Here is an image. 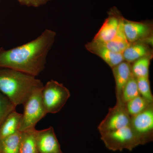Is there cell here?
<instances>
[{
    "label": "cell",
    "mask_w": 153,
    "mask_h": 153,
    "mask_svg": "<svg viewBox=\"0 0 153 153\" xmlns=\"http://www.w3.org/2000/svg\"><path fill=\"white\" fill-rule=\"evenodd\" d=\"M22 6L37 8L47 4L51 0H16Z\"/></svg>",
    "instance_id": "cell-23"
},
{
    "label": "cell",
    "mask_w": 153,
    "mask_h": 153,
    "mask_svg": "<svg viewBox=\"0 0 153 153\" xmlns=\"http://www.w3.org/2000/svg\"><path fill=\"white\" fill-rule=\"evenodd\" d=\"M131 126L140 140L141 145L153 139V104L143 111L131 117Z\"/></svg>",
    "instance_id": "cell-7"
},
{
    "label": "cell",
    "mask_w": 153,
    "mask_h": 153,
    "mask_svg": "<svg viewBox=\"0 0 153 153\" xmlns=\"http://www.w3.org/2000/svg\"><path fill=\"white\" fill-rule=\"evenodd\" d=\"M22 137V132L18 131L0 140V153H18Z\"/></svg>",
    "instance_id": "cell-16"
},
{
    "label": "cell",
    "mask_w": 153,
    "mask_h": 153,
    "mask_svg": "<svg viewBox=\"0 0 153 153\" xmlns=\"http://www.w3.org/2000/svg\"><path fill=\"white\" fill-rule=\"evenodd\" d=\"M122 25L125 36L130 44L144 41L152 36V25L149 23L133 22L123 17Z\"/></svg>",
    "instance_id": "cell-9"
},
{
    "label": "cell",
    "mask_w": 153,
    "mask_h": 153,
    "mask_svg": "<svg viewBox=\"0 0 153 153\" xmlns=\"http://www.w3.org/2000/svg\"><path fill=\"white\" fill-rule=\"evenodd\" d=\"M122 16L117 9L114 7L108 13L106 19L93 41L96 42H108L115 38L119 30Z\"/></svg>",
    "instance_id": "cell-8"
},
{
    "label": "cell",
    "mask_w": 153,
    "mask_h": 153,
    "mask_svg": "<svg viewBox=\"0 0 153 153\" xmlns=\"http://www.w3.org/2000/svg\"><path fill=\"white\" fill-rule=\"evenodd\" d=\"M44 84L36 76L6 68H0V91L16 106L23 104Z\"/></svg>",
    "instance_id": "cell-2"
},
{
    "label": "cell",
    "mask_w": 153,
    "mask_h": 153,
    "mask_svg": "<svg viewBox=\"0 0 153 153\" xmlns=\"http://www.w3.org/2000/svg\"><path fill=\"white\" fill-rule=\"evenodd\" d=\"M131 119L126 104L121 100H117L116 104L109 108L108 113L97 128L100 135L102 134L130 125Z\"/></svg>",
    "instance_id": "cell-6"
},
{
    "label": "cell",
    "mask_w": 153,
    "mask_h": 153,
    "mask_svg": "<svg viewBox=\"0 0 153 153\" xmlns=\"http://www.w3.org/2000/svg\"><path fill=\"white\" fill-rule=\"evenodd\" d=\"M151 103L140 95L132 99L126 103V108L131 117L140 113L148 108Z\"/></svg>",
    "instance_id": "cell-19"
},
{
    "label": "cell",
    "mask_w": 153,
    "mask_h": 153,
    "mask_svg": "<svg viewBox=\"0 0 153 153\" xmlns=\"http://www.w3.org/2000/svg\"><path fill=\"white\" fill-rule=\"evenodd\" d=\"M149 45L144 41L130 44L123 52L124 61L131 63L145 56L153 55Z\"/></svg>",
    "instance_id": "cell-13"
},
{
    "label": "cell",
    "mask_w": 153,
    "mask_h": 153,
    "mask_svg": "<svg viewBox=\"0 0 153 153\" xmlns=\"http://www.w3.org/2000/svg\"><path fill=\"white\" fill-rule=\"evenodd\" d=\"M36 128L22 132V140L18 153H38L36 147Z\"/></svg>",
    "instance_id": "cell-17"
},
{
    "label": "cell",
    "mask_w": 153,
    "mask_h": 153,
    "mask_svg": "<svg viewBox=\"0 0 153 153\" xmlns=\"http://www.w3.org/2000/svg\"><path fill=\"white\" fill-rule=\"evenodd\" d=\"M85 48L89 52L100 57L111 68L124 61L122 54L111 51L95 41H92L88 43L85 45Z\"/></svg>",
    "instance_id": "cell-11"
},
{
    "label": "cell",
    "mask_w": 153,
    "mask_h": 153,
    "mask_svg": "<svg viewBox=\"0 0 153 153\" xmlns=\"http://www.w3.org/2000/svg\"><path fill=\"white\" fill-rule=\"evenodd\" d=\"M70 97L69 90L55 80L48 81L41 90V97L47 113L59 112Z\"/></svg>",
    "instance_id": "cell-4"
},
{
    "label": "cell",
    "mask_w": 153,
    "mask_h": 153,
    "mask_svg": "<svg viewBox=\"0 0 153 153\" xmlns=\"http://www.w3.org/2000/svg\"><path fill=\"white\" fill-rule=\"evenodd\" d=\"M139 95L137 78L132 74L124 87L121 97V100L126 104L128 102Z\"/></svg>",
    "instance_id": "cell-20"
},
{
    "label": "cell",
    "mask_w": 153,
    "mask_h": 153,
    "mask_svg": "<svg viewBox=\"0 0 153 153\" xmlns=\"http://www.w3.org/2000/svg\"><path fill=\"white\" fill-rule=\"evenodd\" d=\"M96 42L101 46H103V47H105L106 49L110 50L111 51H112L115 53L122 54L125 49L128 47L130 44L127 40L124 33L122 25V19L121 22L119 30L118 32L117 35L114 39L108 42H102V43Z\"/></svg>",
    "instance_id": "cell-15"
},
{
    "label": "cell",
    "mask_w": 153,
    "mask_h": 153,
    "mask_svg": "<svg viewBox=\"0 0 153 153\" xmlns=\"http://www.w3.org/2000/svg\"><path fill=\"white\" fill-rule=\"evenodd\" d=\"M101 139L109 150L121 152L124 149L132 151L141 145L140 140L131 125L114 131L101 135Z\"/></svg>",
    "instance_id": "cell-3"
},
{
    "label": "cell",
    "mask_w": 153,
    "mask_h": 153,
    "mask_svg": "<svg viewBox=\"0 0 153 153\" xmlns=\"http://www.w3.org/2000/svg\"><path fill=\"white\" fill-rule=\"evenodd\" d=\"M111 68L115 81L117 100H121V97L123 90L132 75L131 65L128 62L123 61Z\"/></svg>",
    "instance_id": "cell-12"
},
{
    "label": "cell",
    "mask_w": 153,
    "mask_h": 153,
    "mask_svg": "<svg viewBox=\"0 0 153 153\" xmlns=\"http://www.w3.org/2000/svg\"><path fill=\"white\" fill-rule=\"evenodd\" d=\"M42 88L37 89L23 104L24 111L22 114L19 131L23 132L32 129L47 114L41 97Z\"/></svg>",
    "instance_id": "cell-5"
},
{
    "label": "cell",
    "mask_w": 153,
    "mask_h": 153,
    "mask_svg": "<svg viewBox=\"0 0 153 153\" xmlns=\"http://www.w3.org/2000/svg\"><path fill=\"white\" fill-rule=\"evenodd\" d=\"M138 88L140 95L151 103H153V96L151 91L149 78H137Z\"/></svg>",
    "instance_id": "cell-22"
},
{
    "label": "cell",
    "mask_w": 153,
    "mask_h": 153,
    "mask_svg": "<svg viewBox=\"0 0 153 153\" xmlns=\"http://www.w3.org/2000/svg\"><path fill=\"white\" fill-rule=\"evenodd\" d=\"M153 55L145 56L134 62L131 65V71L136 78H149V66Z\"/></svg>",
    "instance_id": "cell-18"
},
{
    "label": "cell",
    "mask_w": 153,
    "mask_h": 153,
    "mask_svg": "<svg viewBox=\"0 0 153 153\" xmlns=\"http://www.w3.org/2000/svg\"><path fill=\"white\" fill-rule=\"evenodd\" d=\"M35 137L38 153H63L53 127L36 129Z\"/></svg>",
    "instance_id": "cell-10"
},
{
    "label": "cell",
    "mask_w": 153,
    "mask_h": 153,
    "mask_svg": "<svg viewBox=\"0 0 153 153\" xmlns=\"http://www.w3.org/2000/svg\"><path fill=\"white\" fill-rule=\"evenodd\" d=\"M56 33L47 29L34 40L8 50L0 49V68H10L34 76L45 68Z\"/></svg>",
    "instance_id": "cell-1"
},
{
    "label": "cell",
    "mask_w": 153,
    "mask_h": 153,
    "mask_svg": "<svg viewBox=\"0 0 153 153\" xmlns=\"http://www.w3.org/2000/svg\"><path fill=\"white\" fill-rule=\"evenodd\" d=\"M16 105L0 91V126L10 113L16 110Z\"/></svg>",
    "instance_id": "cell-21"
},
{
    "label": "cell",
    "mask_w": 153,
    "mask_h": 153,
    "mask_svg": "<svg viewBox=\"0 0 153 153\" xmlns=\"http://www.w3.org/2000/svg\"><path fill=\"white\" fill-rule=\"evenodd\" d=\"M22 114L16 110L12 111L0 126V140L13 134L19 131Z\"/></svg>",
    "instance_id": "cell-14"
}]
</instances>
